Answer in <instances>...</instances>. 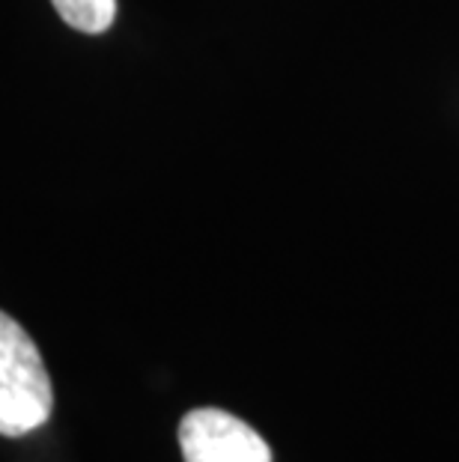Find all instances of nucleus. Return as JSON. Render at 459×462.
<instances>
[{"instance_id":"f257e3e1","label":"nucleus","mask_w":459,"mask_h":462,"mask_svg":"<svg viewBox=\"0 0 459 462\" xmlns=\"http://www.w3.org/2000/svg\"><path fill=\"white\" fill-rule=\"evenodd\" d=\"M54 391L33 337L0 310V436H27L51 418Z\"/></svg>"},{"instance_id":"f03ea898","label":"nucleus","mask_w":459,"mask_h":462,"mask_svg":"<svg viewBox=\"0 0 459 462\" xmlns=\"http://www.w3.org/2000/svg\"><path fill=\"white\" fill-rule=\"evenodd\" d=\"M185 462H271L266 439L224 409H191L179 424Z\"/></svg>"},{"instance_id":"7ed1b4c3","label":"nucleus","mask_w":459,"mask_h":462,"mask_svg":"<svg viewBox=\"0 0 459 462\" xmlns=\"http://www.w3.org/2000/svg\"><path fill=\"white\" fill-rule=\"evenodd\" d=\"M69 27L81 33H105L116 18V0H51Z\"/></svg>"}]
</instances>
